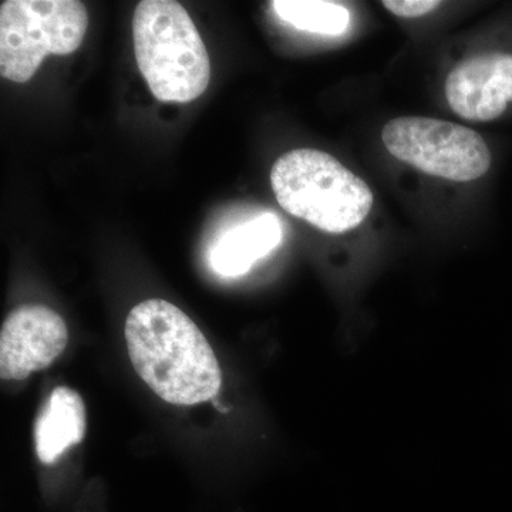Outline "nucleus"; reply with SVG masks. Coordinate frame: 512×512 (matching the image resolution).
Wrapping results in <instances>:
<instances>
[{
	"label": "nucleus",
	"instance_id": "7ed1b4c3",
	"mask_svg": "<svg viewBox=\"0 0 512 512\" xmlns=\"http://www.w3.org/2000/svg\"><path fill=\"white\" fill-rule=\"evenodd\" d=\"M271 185L286 212L328 234L353 231L372 210L369 185L335 157L311 148L279 157Z\"/></svg>",
	"mask_w": 512,
	"mask_h": 512
},
{
	"label": "nucleus",
	"instance_id": "1a4fd4ad",
	"mask_svg": "<svg viewBox=\"0 0 512 512\" xmlns=\"http://www.w3.org/2000/svg\"><path fill=\"white\" fill-rule=\"evenodd\" d=\"M84 434L86 407L82 397L69 387H56L36 420L37 457L43 464H53L67 448L82 443Z\"/></svg>",
	"mask_w": 512,
	"mask_h": 512
},
{
	"label": "nucleus",
	"instance_id": "39448f33",
	"mask_svg": "<svg viewBox=\"0 0 512 512\" xmlns=\"http://www.w3.org/2000/svg\"><path fill=\"white\" fill-rule=\"evenodd\" d=\"M384 147L421 173L470 183L491 167V153L477 131L429 117H399L382 133Z\"/></svg>",
	"mask_w": 512,
	"mask_h": 512
},
{
	"label": "nucleus",
	"instance_id": "f257e3e1",
	"mask_svg": "<svg viewBox=\"0 0 512 512\" xmlns=\"http://www.w3.org/2000/svg\"><path fill=\"white\" fill-rule=\"evenodd\" d=\"M124 335L137 375L164 402L194 406L220 393L221 367L214 350L173 303H138L128 313Z\"/></svg>",
	"mask_w": 512,
	"mask_h": 512
},
{
	"label": "nucleus",
	"instance_id": "f03ea898",
	"mask_svg": "<svg viewBox=\"0 0 512 512\" xmlns=\"http://www.w3.org/2000/svg\"><path fill=\"white\" fill-rule=\"evenodd\" d=\"M133 40L138 69L157 100L190 103L205 93L211 80L210 56L181 3H138Z\"/></svg>",
	"mask_w": 512,
	"mask_h": 512
},
{
	"label": "nucleus",
	"instance_id": "6e6552de",
	"mask_svg": "<svg viewBox=\"0 0 512 512\" xmlns=\"http://www.w3.org/2000/svg\"><path fill=\"white\" fill-rule=\"evenodd\" d=\"M284 238L281 220L272 212H261L225 231L210 251L215 274L237 278L248 274L256 262L266 258Z\"/></svg>",
	"mask_w": 512,
	"mask_h": 512
},
{
	"label": "nucleus",
	"instance_id": "9b49d317",
	"mask_svg": "<svg viewBox=\"0 0 512 512\" xmlns=\"http://www.w3.org/2000/svg\"><path fill=\"white\" fill-rule=\"evenodd\" d=\"M437 0H384L383 6L399 18H420L439 8Z\"/></svg>",
	"mask_w": 512,
	"mask_h": 512
},
{
	"label": "nucleus",
	"instance_id": "0eeeda50",
	"mask_svg": "<svg viewBox=\"0 0 512 512\" xmlns=\"http://www.w3.org/2000/svg\"><path fill=\"white\" fill-rule=\"evenodd\" d=\"M446 99L463 119H498L512 103V55L483 53L458 63L447 76Z\"/></svg>",
	"mask_w": 512,
	"mask_h": 512
},
{
	"label": "nucleus",
	"instance_id": "423d86ee",
	"mask_svg": "<svg viewBox=\"0 0 512 512\" xmlns=\"http://www.w3.org/2000/svg\"><path fill=\"white\" fill-rule=\"evenodd\" d=\"M69 330L59 313L45 305L15 309L0 330V377L25 380L62 355Z\"/></svg>",
	"mask_w": 512,
	"mask_h": 512
},
{
	"label": "nucleus",
	"instance_id": "9d476101",
	"mask_svg": "<svg viewBox=\"0 0 512 512\" xmlns=\"http://www.w3.org/2000/svg\"><path fill=\"white\" fill-rule=\"evenodd\" d=\"M271 6L282 22L303 32L340 36L350 25L349 9L340 3L323 0H275Z\"/></svg>",
	"mask_w": 512,
	"mask_h": 512
},
{
	"label": "nucleus",
	"instance_id": "20e7f679",
	"mask_svg": "<svg viewBox=\"0 0 512 512\" xmlns=\"http://www.w3.org/2000/svg\"><path fill=\"white\" fill-rule=\"evenodd\" d=\"M89 13L79 0H6L0 6V74L13 83L35 76L49 55L82 46Z\"/></svg>",
	"mask_w": 512,
	"mask_h": 512
}]
</instances>
